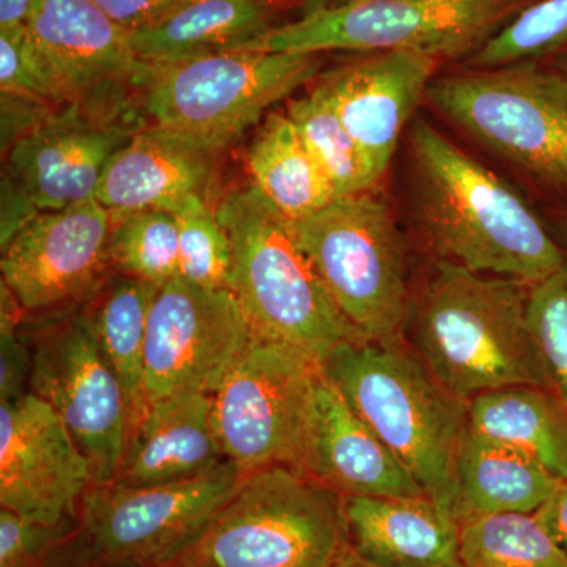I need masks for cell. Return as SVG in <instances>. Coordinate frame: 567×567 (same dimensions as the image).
Instances as JSON below:
<instances>
[{"mask_svg": "<svg viewBox=\"0 0 567 567\" xmlns=\"http://www.w3.org/2000/svg\"><path fill=\"white\" fill-rule=\"evenodd\" d=\"M409 153L413 219L436 260L529 286L565 267L524 197L423 118L410 125Z\"/></svg>", "mask_w": 567, "mask_h": 567, "instance_id": "cell-1", "label": "cell"}, {"mask_svg": "<svg viewBox=\"0 0 567 567\" xmlns=\"http://www.w3.org/2000/svg\"><path fill=\"white\" fill-rule=\"evenodd\" d=\"M529 284L435 260L412 300L415 354L462 404L511 386L550 390L528 320Z\"/></svg>", "mask_w": 567, "mask_h": 567, "instance_id": "cell-2", "label": "cell"}, {"mask_svg": "<svg viewBox=\"0 0 567 567\" xmlns=\"http://www.w3.org/2000/svg\"><path fill=\"white\" fill-rule=\"evenodd\" d=\"M320 371L424 494L453 514L454 458L466 405L447 394L401 342L347 339L324 358Z\"/></svg>", "mask_w": 567, "mask_h": 567, "instance_id": "cell-3", "label": "cell"}, {"mask_svg": "<svg viewBox=\"0 0 567 567\" xmlns=\"http://www.w3.org/2000/svg\"><path fill=\"white\" fill-rule=\"evenodd\" d=\"M233 245L235 295L252 333L297 350L317 365L347 339H358L298 244L293 224L252 183L216 208Z\"/></svg>", "mask_w": 567, "mask_h": 567, "instance_id": "cell-4", "label": "cell"}, {"mask_svg": "<svg viewBox=\"0 0 567 567\" xmlns=\"http://www.w3.org/2000/svg\"><path fill=\"white\" fill-rule=\"evenodd\" d=\"M322 65V52H213L142 62L133 91L151 126L216 155L237 144L265 112L316 80Z\"/></svg>", "mask_w": 567, "mask_h": 567, "instance_id": "cell-5", "label": "cell"}, {"mask_svg": "<svg viewBox=\"0 0 567 567\" xmlns=\"http://www.w3.org/2000/svg\"><path fill=\"white\" fill-rule=\"evenodd\" d=\"M344 496L300 470L248 473L175 567H328L347 546Z\"/></svg>", "mask_w": 567, "mask_h": 567, "instance_id": "cell-6", "label": "cell"}, {"mask_svg": "<svg viewBox=\"0 0 567 567\" xmlns=\"http://www.w3.org/2000/svg\"><path fill=\"white\" fill-rule=\"evenodd\" d=\"M230 461L156 486L93 484L59 567H166L181 559L244 480Z\"/></svg>", "mask_w": 567, "mask_h": 567, "instance_id": "cell-7", "label": "cell"}, {"mask_svg": "<svg viewBox=\"0 0 567 567\" xmlns=\"http://www.w3.org/2000/svg\"><path fill=\"white\" fill-rule=\"evenodd\" d=\"M292 224L357 338L401 342L412 293L404 240L388 205L371 192L352 194Z\"/></svg>", "mask_w": 567, "mask_h": 567, "instance_id": "cell-8", "label": "cell"}, {"mask_svg": "<svg viewBox=\"0 0 567 567\" xmlns=\"http://www.w3.org/2000/svg\"><path fill=\"white\" fill-rule=\"evenodd\" d=\"M429 103L535 181L567 192V84L537 61L434 78Z\"/></svg>", "mask_w": 567, "mask_h": 567, "instance_id": "cell-9", "label": "cell"}, {"mask_svg": "<svg viewBox=\"0 0 567 567\" xmlns=\"http://www.w3.org/2000/svg\"><path fill=\"white\" fill-rule=\"evenodd\" d=\"M539 0H353L276 25L241 50L406 51L439 62L472 58Z\"/></svg>", "mask_w": 567, "mask_h": 567, "instance_id": "cell-10", "label": "cell"}, {"mask_svg": "<svg viewBox=\"0 0 567 567\" xmlns=\"http://www.w3.org/2000/svg\"><path fill=\"white\" fill-rule=\"evenodd\" d=\"M28 339L29 390L62 417L91 461L95 484L112 483L128 443V404L100 346L89 305L66 309Z\"/></svg>", "mask_w": 567, "mask_h": 567, "instance_id": "cell-11", "label": "cell"}, {"mask_svg": "<svg viewBox=\"0 0 567 567\" xmlns=\"http://www.w3.org/2000/svg\"><path fill=\"white\" fill-rule=\"evenodd\" d=\"M130 115L66 106L11 145L2 177V248L39 213L95 199L107 163L142 128Z\"/></svg>", "mask_w": 567, "mask_h": 567, "instance_id": "cell-12", "label": "cell"}, {"mask_svg": "<svg viewBox=\"0 0 567 567\" xmlns=\"http://www.w3.org/2000/svg\"><path fill=\"white\" fill-rule=\"evenodd\" d=\"M319 372L305 354L252 333L212 394L213 423L226 461L244 475L295 466Z\"/></svg>", "mask_w": 567, "mask_h": 567, "instance_id": "cell-13", "label": "cell"}, {"mask_svg": "<svg viewBox=\"0 0 567 567\" xmlns=\"http://www.w3.org/2000/svg\"><path fill=\"white\" fill-rule=\"evenodd\" d=\"M252 330L235 295L182 276L156 293L144 352L145 401L213 394L240 360Z\"/></svg>", "mask_w": 567, "mask_h": 567, "instance_id": "cell-14", "label": "cell"}, {"mask_svg": "<svg viewBox=\"0 0 567 567\" xmlns=\"http://www.w3.org/2000/svg\"><path fill=\"white\" fill-rule=\"evenodd\" d=\"M95 484L91 461L35 394L0 402V507L50 527L76 524Z\"/></svg>", "mask_w": 567, "mask_h": 567, "instance_id": "cell-15", "label": "cell"}, {"mask_svg": "<svg viewBox=\"0 0 567 567\" xmlns=\"http://www.w3.org/2000/svg\"><path fill=\"white\" fill-rule=\"evenodd\" d=\"M111 213L96 199L39 213L2 248V282L24 312L91 300L110 265Z\"/></svg>", "mask_w": 567, "mask_h": 567, "instance_id": "cell-16", "label": "cell"}, {"mask_svg": "<svg viewBox=\"0 0 567 567\" xmlns=\"http://www.w3.org/2000/svg\"><path fill=\"white\" fill-rule=\"evenodd\" d=\"M25 29L62 106L121 110L107 102L133 89L142 62L128 32L92 0H39Z\"/></svg>", "mask_w": 567, "mask_h": 567, "instance_id": "cell-17", "label": "cell"}, {"mask_svg": "<svg viewBox=\"0 0 567 567\" xmlns=\"http://www.w3.org/2000/svg\"><path fill=\"white\" fill-rule=\"evenodd\" d=\"M439 63L416 52L379 51L320 74L316 91L338 112L379 182Z\"/></svg>", "mask_w": 567, "mask_h": 567, "instance_id": "cell-18", "label": "cell"}, {"mask_svg": "<svg viewBox=\"0 0 567 567\" xmlns=\"http://www.w3.org/2000/svg\"><path fill=\"white\" fill-rule=\"evenodd\" d=\"M293 468L342 496L425 495L322 371Z\"/></svg>", "mask_w": 567, "mask_h": 567, "instance_id": "cell-19", "label": "cell"}, {"mask_svg": "<svg viewBox=\"0 0 567 567\" xmlns=\"http://www.w3.org/2000/svg\"><path fill=\"white\" fill-rule=\"evenodd\" d=\"M213 153L155 126H142L104 169L95 199L112 221L133 213H175L196 197L207 199Z\"/></svg>", "mask_w": 567, "mask_h": 567, "instance_id": "cell-20", "label": "cell"}, {"mask_svg": "<svg viewBox=\"0 0 567 567\" xmlns=\"http://www.w3.org/2000/svg\"><path fill=\"white\" fill-rule=\"evenodd\" d=\"M347 543L380 567H464L461 524L431 496H344Z\"/></svg>", "mask_w": 567, "mask_h": 567, "instance_id": "cell-21", "label": "cell"}, {"mask_svg": "<svg viewBox=\"0 0 567 567\" xmlns=\"http://www.w3.org/2000/svg\"><path fill=\"white\" fill-rule=\"evenodd\" d=\"M224 461L213 423L212 395L174 394L145 406L130 431L112 483L130 487L177 483Z\"/></svg>", "mask_w": 567, "mask_h": 567, "instance_id": "cell-22", "label": "cell"}, {"mask_svg": "<svg viewBox=\"0 0 567 567\" xmlns=\"http://www.w3.org/2000/svg\"><path fill=\"white\" fill-rule=\"evenodd\" d=\"M458 524L496 514H535L561 481L535 458L466 424L454 458Z\"/></svg>", "mask_w": 567, "mask_h": 567, "instance_id": "cell-23", "label": "cell"}, {"mask_svg": "<svg viewBox=\"0 0 567 567\" xmlns=\"http://www.w3.org/2000/svg\"><path fill=\"white\" fill-rule=\"evenodd\" d=\"M275 14L254 0H192L158 24L130 32L142 62H174L241 50L276 28Z\"/></svg>", "mask_w": 567, "mask_h": 567, "instance_id": "cell-24", "label": "cell"}, {"mask_svg": "<svg viewBox=\"0 0 567 567\" xmlns=\"http://www.w3.org/2000/svg\"><path fill=\"white\" fill-rule=\"evenodd\" d=\"M466 424L567 481V410L550 390L511 386L476 395L466 404Z\"/></svg>", "mask_w": 567, "mask_h": 567, "instance_id": "cell-25", "label": "cell"}, {"mask_svg": "<svg viewBox=\"0 0 567 567\" xmlns=\"http://www.w3.org/2000/svg\"><path fill=\"white\" fill-rule=\"evenodd\" d=\"M251 183L292 223L333 203V186L289 115L268 114L248 152Z\"/></svg>", "mask_w": 567, "mask_h": 567, "instance_id": "cell-26", "label": "cell"}, {"mask_svg": "<svg viewBox=\"0 0 567 567\" xmlns=\"http://www.w3.org/2000/svg\"><path fill=\"white\" fill-rule=\"evenodd\" d=\"M158 287L117 274L89 305L96 336L125 391L130 431L144 413V352L148 317Z\"/></svg>", "mask_w": 567, "mask_h": 567, "instance_id": "cell-27", "label": "cell"}, {"mask_svg": "<svg viewBox=\"0 0 567 567\" xmlns=\"http://www.w3.org/2000/svg\"><path fill=\"white\" fill-rule=\"evenodd\" d=\"M464 567H567V551L535 514H496L461 524Z\"/></svg>", "mask_w": 567, "mask_h": 567, "instance_id": "cell-28", "label": "cell"}, {"mask_svg": "<svg viewBox=\"0 0 567 567\" xmlns=\"http://www.w3.org/2000/svg\"><path fill=\"white\" fill-rule=\"evenodd\" d=\"M287 115L333 186L336 199L371 192L379 183L363 151L319 91L292 100Z\"/></svg>", "mask_w": 567, "mask_h": 567, "instance_id": "cell-29", "label": "cell"}, {"mask_svg": "<svg viewBox=\"0 0 567 567\" xmlns=\"http://www.w3.org/2000/svg\"><path fill=\"white\" fill-rule=\"evenodd\" d=\"M110 265L121 275L162 287L181 276L174 213L147 210L112 221Z\"/></svg>", "mask_w": 567, "mask_h": 567, "instance_id": "cell-30", "label": "cell"}, {"mask_svg": "<svg viewBox=\"0 0 567 567\" xmlns=\"http://www.w3.org/2000/svg\"><path fill=\"white\" fill-rule=\"evenodd\" d=\"M567 48V0H539L466 59L470 69L539 61Z\"/></svg>", "mask_w": 567, "mask_h": 567, "instance_id": "cell-31", "label": "cell"}, {"mask_svg": "<svg viewBox=\"0 0 567 567\" xmlns=\"http://www.w3.org/2000/svg\"><path fill=\"white\" fill-rule=\"evenodd\" d=\"M174 216L182 278L205 289L230 290L233 245L207 199L196 197Z\"/></svg>", "mask_w": 567, "mask_h": 567, "instance_id": "cell-32", "label": "cell"}, {"mask_svg": "<svg viewBox=\"0 0 567 567\" xmlns=\"http://www.w3.org/2000/svg\"><path fill=\"white\" fill-rule=\"evenodd\" d=\"M528 320L550 391L567 410V262L529 287Z\"/></svg>", "mask_w": 567, "mask_h": 567, "instance_id": "cell-33", "label": "cell"}, {"mask_svg": "<svg viewBox=\"0 0 567 567\" xmlns=\"http://www.w3.org/2000/svg\"><path fill=\"white\" fill-rule=\"evenodd\" d=\"M0 91L2 95L62 106L25 25L0 29Z\"/></svg>", "mask_w": 567, "mask_h": 567, "instance_id": "cell-34", "label": "cell"}, {"mask_svg": "<svg viewBox=\"0 0 567 567\" xmlns=\"http://www.w3.org/2000/svg\"><path fill=\"white\" fill-rule=\"evenodd\" d=\"M76 524L50 527L0 507V567H55V554Z\"/></svg>", "mask_w": 567, "mask_h": 567, "instance_id": "cell-35", "label": "cell"}, {"mask_svg": "<svg viewBox=\"0 0 567 567\" xmlns=\"http://www.w3.org/2000/svg\"><path fill=\"white\" fill-rule=\"evenodd\" d=\"M0 316V402L18 401L31 393L32 352L28 336L21 333L22 308L2 282Z\"/></svg>", "mask_w": 567, "mask_h": 567, "instance_id": "cell-36", "label": "cell"}, {"mask_svg": "<svg viewBox=\"0 0 567 567\" xmlns=\"http://www.w3.org/2000/svg\"><path fill=\"white\" fill-rule=\"evenodd\" d=\"M126 32L158 24L192 0H92Z\"/></svg>", "mask_w": 567, "mask_h": 567, "instance_id": "cell-37", "label": "cell"}, {"mask_svg": "<svg viewBox=\"0 0 567 567\" xmlns=\"http://www.w3.org/2000/svg\"><path fill=\"white\" fill-rule=\"evenodd\" d=\"M537 520L567 551V481H561L550 498L536 511Z\"/></svg>", "mask_w": 567, "mask_h": 567, "instance_id": "cell-38", "label": "cell"}, {"mask_svg": "<svg viewBox=\"0 0 567 567\" xmlns=\"http://www.w3.org/2000/svg\"><path fill=\"white\" fill-rule=\"evenodd\" d=\"M39 0H0V29L28 24Z\"/></svg>", "mask_w": 567, "mask_h": 567, "instance_id": "cell-39", "label": "cell"}, {"mask_svg": "<svg viewBox=\"0 0 567 567\" xmlns=\"http://www.w3.org/2000/svg\"><path fill=\"white\" fill-rule=\"evenodd\" d=\"M353 0H300V18L311 17L320 11L338 9Z\"/></svg>", "mask_w": 567, "mask_h": 567, "instance_id": "cell-40", "label": "cell"}, {"mask_svg": "<svg viewBox=\"0 0 567 567\" xmlns=\"http://www.w3.org/2000/svg\"><path fill=\"white\" fill-rule=\"evenodd\" d=\"M328 567H380L374 565V563L368 561L363 557L357 554L352 547L347 544L344 548H342L341 554L336 557L334 561L331 563Z\"/></svg>", "mask_w": 567, "mask_h": 567, "instance_id": "cell-41", "label": "cell"}, {"mask_svg": "<svg viewBox=\"0 0 567 567\" xmlns=\"http://www.w3.org/2000/svg\"><path fill=\"white\" fill-rule=\"evenodd\" d=\"M254 2L270 10L275 17L287 9H300V0H254Z\"/></svg>", "mask_w": 567, "mask_h": 567, "instance_id": "cell-42", "label": "cell"}, {"mask_svg": "<svg viewBox=\"0 0 567 567\" xmlns=\"http://www.w3.org/2000/svg\"><path fill=\"white\" fill-rule=\"evenodd\" d=\"M561 76L565 78V81L567 84V59L565 62H563V65H561Z\"/></svg>", "mask_w": 567, "mask_h": 567, "instance_id": "cell-43", "label": "cell"}, {"mask_svg": "<svg viewBox=\"0 0 567 567\" xmlns=\"http://www.w3.org/2000/svg\"><path fill=\"white\" fill-rule=\"evenodd\" d=\"M566 229H567V215H566Z\"/></svg>", "mask_w": 567, "mask_h": 567, "instance_id": "cell-44", "label": "cell"}, {"mask_svg": "<svg viewBox=\"0 0 567 567\" xmlns=\"http://www.w3.org/2000/svg\"><path fill=\"white\" fill-rule=\"evenodd\" d=\"M166 567H175L174 565H169V566H166Z\"/></svg>", "mask_w": 567, "mask_h": 567, "instance_id": "cell-45", "label": "cell"}]
</instances>
